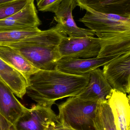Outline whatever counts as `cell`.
Instances as JSON below:
<instances>
[{
  "label": "cell",
  "instance_id": "obj_21",
  "mask_svg": "<svg viewBox=\"0 0 130 130\" xmlns=\"http://www.w3.org/2000/svg\"><path fill=\"white\" fill-rule=\"evenodd\" d=\"M0 130H15L13 125L0 113Z\"/></svg>",
  "mask_w": 130,
  "mask_h": 130
},
{
  "label": "cell",
  "instance_id": "obj_20",
  "mask_svg": "<svg viewBox=\"0 0 130 130\" xmlns=\"http://www.w3.org/2000/svg\"><path fill=\"white\" fill-rule=\"evenodd\" d=\"M38 10L42 12H55L64 0H36Z\"/></svg>",
  "mask_w": 130,
  "mask_h": 130
},
{
  "label": "cell",
  "instance_id": "obj_12",
  "mask_svg": "<svg viewBox=\"0 0 130 130\" xmlns=\"http://www.w3.org/2000/svg\"><path fill=\"white\" fill-rule=\"evenodd\" d=\"M117 130H130L129 95L113 89L108 101Z\"/></svg>",
  "mask_w": 130,
  "mask_h": 130
},
{
  "label": "cell",
  "instance_id": "obj_7",
  "mask_svg": "<svg viewBox=\"0 0 130 130\" xmlns=\"http://www.w3.org/2000/svg\"><path fill=\"white\" fill-rule=\"evenodd\" d=\"M103 74L112 88L130 92V52L121 55L104 66Z\"/></svg>",
  "mask_w": 130,
  "mask_h": 130
},
{
  "label": "cell",
  "instance_id": "obj_19",
  "mask_svg": "<svg viewBox=\"0 0 130 130\" xmlns=\"http://www.w3.org/2000/svg\"><path fill=\"white\" fill-rule=\"evenodd\" d=\"M30 0H15L0 4V20L5 19L22 9Z\"/></svg>",
  "mask_w": 130,
  "mask_h": 130
},
{
  "label": "cell",
  "instance_id": "obj_24",
  "mask_svg": "<svg viewBox=\"0 0 130 130\" xmlns=\"http://www.w3.org/2000/svg\"><path fill=\"white\" fill-rule=\"evenodd\" d=\"M0 80H1V79H0Z\"/></svg>",
  "mask_w": 130,
  "mask_h": 130
},
{
  "label": "cell",
  "instance_id": "obj_18",
  "mask_svg": "<svg viewBox=\"0 0 130 130\" xmlns=\"http://www.w3.org/2000/svg\"><path fill=\"white\" fill-rule=\"evenodd\" d=\"M41 31L38 27L22 30L0 32V45H8L20 42Z\"/></svg>",
  "mask_w": 130,
  "mask_h": 130
},
{
  "label": "cell",
  "instance_id": "obj_2",
  "mask_svg": "<svg viewBox=\"0 0 130 130\" xmlns=\"http://www.w3.org/2000/svg\"><path fill=\"white\" fill-rule=\"evenodd\" d=\"M79 21L94 32L100 41L97 57L130 52V17L88 9Z\"/></svg>",
  "mask_w": 130,
  "mask_h": 130
},
{
  "label": "cell",
  "instance_id": "obj_11",
  "mask_svg": "<svg viewBox=\"0 0 130 130\" xmlns=\"http://www.w3.org/2000/svg\"><path fill=\"white\" fill-rule=\"evenodd\" d=\"M122 54L91 58H62L57 62L56 69L73 75H81L104 66Z\"/></svg>",
  "mask_w": 130,
  "mask_h": 130
},
{
  "label": "cell",
  "instance_id": "obj_4",
  "mask_svg": "<svg viewBox=\"0 0 130 130\" xmlns=\"http://www.w3.org/2000/svg\"><path fill=\"white\" fill-rule=\"evenodd\" d=\"M100 103L69 97L58 104L60 124L75 130H96L94 121Z\"/></svg>",
  "mask_w": 130,
  "mask_h": 130
},
{
  "label": "cell",
  "instance_id": "obj_10",
  "mask_svg": "<svg viewBox=\"0 0 130 130\" xmlns=\"http://www.w3.org/2000/svg\"><path fill=\"white\" fill-rule=\"evenodd\" d=\"M89 73L87 86L77 97L88 101L108 102L113 89L104 76L102 70L97 68Z\"/></svg>",
  "mask_w": 130,
  "mask_h": 130
},
{
  "label": "cell",
  "instance_id": "obj_23",
  "mask_svg": "<svg viewBox=\"0 0 130 130\" xmlns=\"http://www.w3.org/2000/svg\"><path fill=\"white\" fill-rule=\"evenodd\" d=\"M13 1H15V0H0V4Z\"/></svg>",
  "mask_w": 130,
  "mask_h": 130
},
{
  "label": "cell",
  "instance_id": "obj_16",
  "mask_svg": "<svg viewBox=\"0 0 130 130\" xmlns=\"http://www.w3.org/2000/svg\"><path fill=\"white\" fill-rule=\"evenodd\" d=\"M0 58L20 72L25 77L27 84L30 76L40 70L20 53L8 46L0 45Z\"/></svg>",
  "mask_w": 130,
  "mask_h": 130
},
{
  "label": "cell",
  "instance_id": "obj_14",
  "mask_svg": "<svg viewBox=\"0 0 130 130\" xmlns=\"http://www.w3.org/2000/svg\"><path fill=\"white\" fill-rule=\"evenodd\" d=\"M14 95L11 89L0 80V113L13 125L27 109Z\"/></svg>",
  "mask_w": 130,
  "mask_h": 130
},
{
  "label": "cell",
  "instance_id": "obj_6",
  "mask_svg": "<svg viewBox=\"0 0 130 130\" xmlns=\"http://www.w3.org/2000/svg\"><path fill=\"white\" fill-rule=\"evenodd\" d=\"M100 50L99 39L94 37H64L59 46L61 59H88L98 56Z\"/></svg>",
  "mask_w": 130,
  "mask_h": 130
},
{
  "label": "cell",
  "instance_id": "obj_9",
  "mask_svg": "<svg viewBox=\"0 0 130 130\" xmlns=\"http://www.w3.org/2000/svg\"><path fill=\"white\" fill-rule=\"evenodd\" d=\"M41 24L34 0H30L20 10L0 20V32L38 27Z\"/></svg>",
  "mask_w": 130,
  "mask_h": 130
},
{
  "label": "cell",
  "instance_id": "obj_17",
  "mask_svg": "<svg viewBox=\"0 0 130 130\" xmlns=\"http://www.w3.org/2000/svg\"><path fill=\"white\" fill-rule=\"evenodd\" d=\"M94 123L96 130H117L108 102L100 104Z\"/></svg>",
  "mask_w": 130,
  "mask_h": 130
},
{
  "label": "cell",
  "instance_id": "obj_8",
  "mask_svg": "<svg viewBox=\"0 0 130 130\" xmlns=\"http://www.w3.org/2000/svg\"><path fill=\"white\" fill-rule=\"evenodd\" d=\"M78 6L76 0H64L54 12L55 27L60 33L71 37H94V32L89 29L78 27L73 19V11Z\"/></svg>",
  "mask_w": 130,
  "mask_h": 130
},
{
  "label": "cell",
  "instance_id": "obj_22",
  "mask_svg": "<svg viewBox=\"0 0 130 130\" xmlns=\"http://www.w3.org/2000/svg\"><path fill=\"white\" fill-rule=\"evenodd\" d=\"M48 130H75L71 127L65 126L60 123L53 124L49 127Z\"/></svg>",
  "mask_w": 130,
  "mask_h": 130
},
{
  "label": "cell",
  "instance_id": "obj_5",
  "mask_svg": "<svg viewBox=\"0 0 130 130\" xmlns=\"http://www.w3.org/2000/svg\"><path fill=\"white\" fill-rule=\"evenodd\" d=\"M52 106L34 105L19 117L13 125L15 130H48L52 125L60 123Z\"/></svg>",
  "mask_w": 130,
  "mask_h": 130
},
{
  "label": "cell",
  "instance_id": "obj_13",
  "mask_svg": "<svg viewBox=\"0 0 130 130\" xmlns=\"http://www.w3.org/2000/svg\"><path fill=\"white\" fill-rule=\"evenodd\" d=\"M82 10L130 17V0H76Z\"/></svg>",
  "mask_w": 130,
  "mask_h": 130
},
{
  "label": "cell",
  "instance_id": "obj_15",
  "mask_svg": "<svg viewBox=\"0 0 130 130\" xmlns=\"http://www.w3.org/2000/svg\"><path fill=\"white\" fill-rule=\"evenodd\" d=\"M0 79L7 86L15 95L23 99L26 93L27 82L19 71L0 58Z\"/></svg>",
  "mask_w": 130,
  "mask_h": 130
},
{
  "label": "cell",
  "instance_id": "obj_1",
  "mask_svg": "<svg viewBox=\"0 0 130 130\" xmlns=\"http://www.w3.org/2000/svg\"><path fill=\"white\" fill-rule=\"evenodd\" d=\"M89 77V73L76 75L57 70H39L30 77L26 93L37 104L52 106L59 99L78 95Z\"/></svg>",
  "mask_w": 130,
  "mask_h": 130
},
{
  "label": "cell",
  "instance_id": "obj_3",
  "mask_svg": "<svg viewBox=\"0 0 130 130\" xmlns=\"http://www.w3.org/2000/svg\"><path fill=\"white\" fill-rule=\"evenodd\" d=\"M64 37L66 36L59 32L55 26L6 46L17 50L37 69L55 70L61 59L59 46Z\"/></svg>",
  "mask_w": 130,
  "mask_h": 130
}]
</instances>
